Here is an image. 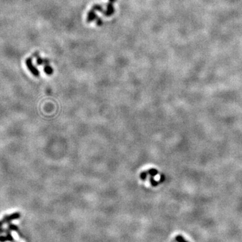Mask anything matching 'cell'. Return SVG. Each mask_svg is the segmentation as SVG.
I'll use <instances>...</instances> for the list:
<instances>
[{"label":"cell","mask_w":242,"mask_h":242,"mask_svg":"<svg viewBox=\"0 0 242 242\" xmlns=\"http://www.w3.org/2000/svg\"><path fill=\"white\" fill-rule=\"evenodd\" d=\"M6 241H8L6 235V236L0 235V242H6Z\"/></svg>","instance_id":"cell-10"},{"label":"cell","mask_w":242,"mask_h":242,"mask_svg":"<svg viewBox=\"0 0 242 242\" xmlns=\"http://www.w3.org/2000/svg\"><path fill=\"white\" fill-rule=\"evenodd\" d=\"M8 229H10V230L11 231H14L16 233H18V234L19 235V236L20 237H22V238H24V236L21 233L20 229L18 228V227L17 226V225H16L14 224H12V223H9L8 224Z\"/></svg>","instance_id":"cell-3"},{"label":"cell","mask_w":242,"mask_h":242,"mask_svg":"<svg viewBox=\"0 0 242 242\" xmlns=\"http://www.w3.org/2000/svg\"><path fill=\"white\" fill-rule=\"evenodd\" d=\"M44 72L47 73V75H51V74L53 73V69H52V68L51 67L49 66V65H48L47 66H45Z\"/></svg>","instance_id":"cell-5"},{"label":"cell","mask_w":242,"mask_h":242,"mask_svg":"<svg viewBox=\"0 0 242 242\" xmlns=\"http://www.w3.org/2000/svg\"><path fill=\"white\" fill-rule=\"evenodd\" d=\"M5 233H6V237H7L8 241L14 242V240L13 238V237H12V233H11V230H10L9 229H6Z\"/></svg>","instance_id":"cell-4"},{"label":"cell","mask_w":242,"mask_h":242,"mask_svg":"<svg viewBox=\"0 0 242 242\" xmlns=\"http://www.w3.org/2000/svg\"><path fill=\"white\" fill-rule=\"evenodd\" d=\"M26 65L27 66V67L28 69L30 70V72L34 75L35 77H39L40 75V72H39V70L37 69L33 65L32 63V61L31 58H28L26 60Z\"/></svg>","instance_id":"cell-2"},{"label":"cell","mask_w":242,"mask_h":242,"mask_svg":"<svg viewBox=\"0 0 242 242\" xmlns=\"http://www.w3.org/2000/svg\"><path fill=\"white\" fill-rule=\"evenodd\" d=\"M176 240L177 242H188V241H187L186 240H185L184 238V237L180 235H177L176 237Z\"/></svg>","instance_id":"cell-8"},{"label":"cell","mask_w":242,"mask_h":242,"mask_svg":"<svg viewBox=\"0 0 242 242\" xmlns=\"http://www.w3.org/2000/svg\"><path fill=\"white\" fill-rule=\"evenodd\" d=\"M147 174H148L147 172H145V171H143V172H142L140 174V178L142 180H145L146 178L147 177Z\"/></svg>","instance_id":"cell-7"},{"label":"cell","mask_w":242,"mask_h":242,"mask_svg":"<svg viewBox=\"0 0 242 242\" xmlns=\"http://www.w3.org/2000/svg\"><path fill=\"white\" fill-rule=\"evenodd\" d=\"M20 216H21V215H20V212H14V213L10 214V215H5L1 221L3 224L4 223H10L12 221L20 219Z\"/></svg>","instance_id":"cell-1"},{"label":"cell","mask_w":242,"mask_h":242,"mask_svg":"<svg viewBox=\"0 0 242 242\" xmlns=\"http://www.w3.org/2000/svg\"><path fill=\"white\" fill-rule=\"evenodd\" d=\"M149 174L151 175V176H154L158 174V171L156 169H150L147 171Z\"/></svg>","instance_id":"cell-6"},{"label":"cell","mask_w":242,"mask_h":242,"mask_svg":"<svg viewBox=\"0 0 242 242\" xmlns=\"http://www.w3.org/2000/svg\"><path fill=\"white\" fill-rule=\"evenodd\" d=\"M3 223H2V221L1 220H0V235L2 234L3 233L5 232V230H4L3 228Z\"/></svg>","instance_id":"cell-11"},{"label":"cell","mask_w":242,"mask_h":242,"mask_svg":"<svg viewBox=\"0 0 242 242\" xmlns=\"http://www.w3.org/2000/svg\"><path fill=\"white\" fill-rule=\"evenodd\" d=\"M153 176H151V178H150V182H151V184L153 186H156L158 185V182H157L156 180H154V178H153Z\"/></svg>","instance_id":"cell-9"}]
</instances>
